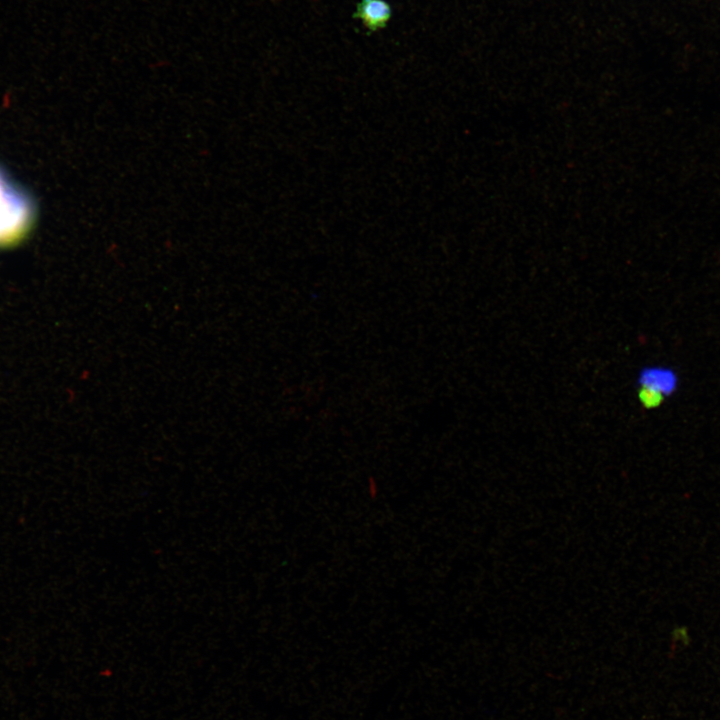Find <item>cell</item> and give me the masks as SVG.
Wrapping results in <instances>:
<instances>
[{"label": "cell", "mask_w": 720, "mask_h": 720, "mask_svg": "<svg viewBox=\"0 0 720 720\" xmlns=\"http://www.w3.org/2000/svg\"><path fill=\"white\" fill-rule=\"evenodd\" d=\"M17 200L0 178V247L18 243L27 233L29 215Z\"/></svg>", "instance_id": "1"}, {"label": "cell", "mask_w": 720, "mask_h": 720, "mask_svg": "<svg viewBox=\"0 0 720 720\" xmlns=\"http://www.w3.org/2000/svg\"><path fill=\"white\" fill-rule=\"evenodd\" d=\"M639 384V400L644 406L652 408L658 406L664 396L673 390L675 381L671 372L648 368L641 372Z\"/></svg>", "instance_id": "2"}, {"label": "cell", "mask_w": 720, "mask_h": 720, "mask_svg": "<svg viewBox=\"0 0 720 720\" xmlns=\"http://www.w3.org/2000/svg\"><path fill=\"white\" fill-rule=\"evenodd\" d=\"M392 17V8L385 0H360L353 18L359 19L370 33L384 29Z\"/></svg>", "instance_id": "3"}]
</instances>
